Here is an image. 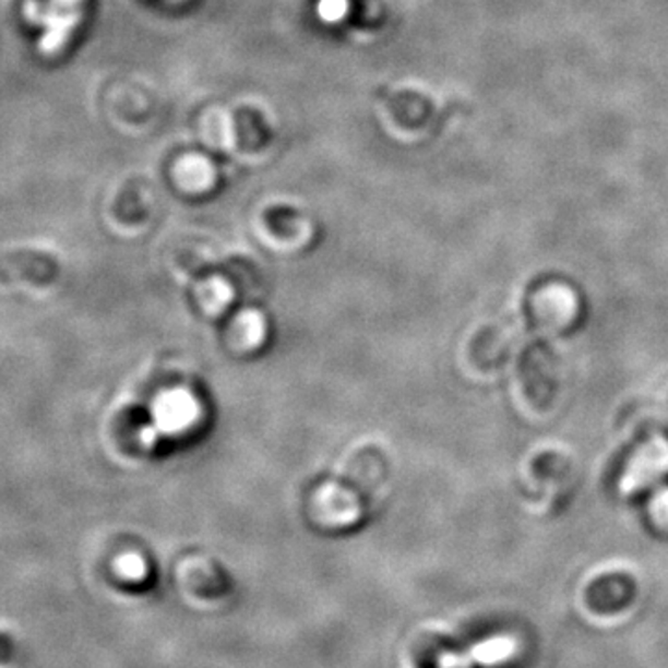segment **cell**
Here are the masks:
<instances>
[{"mask_svg":"<svg viewBox=\"0 0 668 668\" xmlns=\"http://www.w3.org/2000/svg\"><path fill=\"white\" fill-rule=\"evenodd\" d=\"M84 0H26L25 19L41 28L37 49L56 55L68 45L82 21Z\"/></svg>","mask_w":668,"mask_h":668,"instance_id":"6da1fadb","label":"cell"},{"mask_svg":"<svg viewBox=\"0 0 668 668\" xmlns=\"http://www.w3.org/2000/svg\"><path fill=\"white\" fill-rule=\"evenodd\" d=\"M315 12L323 23H329V25L341 23L342 19L346 17L347 12H349V0H320L318 7H315Z\"/></svg>","mask_w":668,"mask_h":668,"instance_id":"3957f363","label":"cell"},{"mask_svg":"<svg viewBox=\"0 0 668 668\" xmlns=\"http://www.w3.org/2000/svg\"><path fill=\"white\" fill-rule=\"evenodd\" d=\"M211 166V162L204 160L201 156H188L184 160L180 162V174L179 179L182 186L199 190L204 186H211L212 175H201L199 171L204 167Z\"/></svg>","mask_w":668,"mask_h":668,"instance_id":"7a4b0ae2","label":"cell"}]
</instances>
